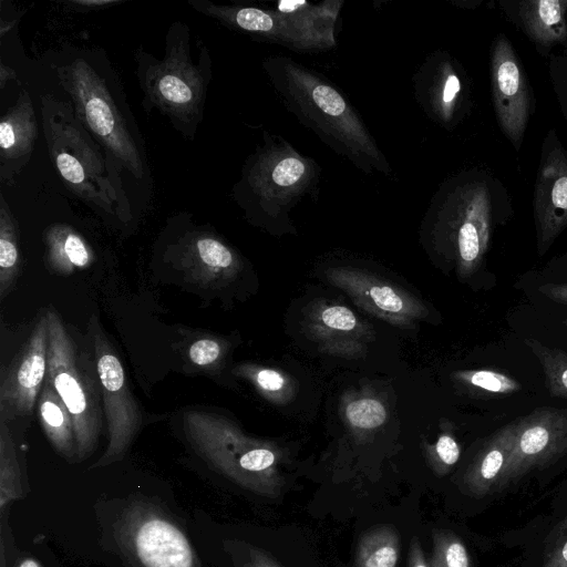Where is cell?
<instances>
[{"label": "cell", "instance_id": "1", "mask_svg": "<svg viewBox=\"0 0 567 567\" xmlns=\"http://www.w3.org/2000/svg\"><path fill=\"white\" fill-rule=\"evenodd\" d=\"M261 66L285 107L322 143L365 174H391V166L347 96L326 76L290 56Z\"/></svg>", "mask_w": 567, "mask_h": 567}, {"label": "cell", "instance_id": "2", "mask_svg": "<svg viewBox=\"0 0 567 567\" xmlns=\"http://www.w3.org/2000/svg\"><path fill=\"white\" fill-rule=\"evenodd\" d=\"M41 117L49 155L64 186L99 213L130 220L122 166L82 125L72 104L44 94Z\"/></svg>", "mask_w": 567, "mask_h": 567}, {"label": "cell", "instance_id": "3", "mask_svg": "<svg viewBox=\"0 0 567 567\" xmlns=\"http://www.w3.org/2000/svg\"><path fill=\"white\" fill-rule=\"evenodd\" d=\"M496 213V183L470 169L445 179L430 200L423 237L437 254L452 258L462 277L481 266Z\"/></svg>", "mask_w": 567, "mask_h": 567}, {"label": "cell", "instance_id": "4", "mask_svg": "<svg viewBox=\"0 0 567 567\" xmlns=\"http://www.w3.org/2000/svg\"><path fill=\"white\" fill-rule=\"evenodd\" d=\"M321 167L279 135L264 133V143L247 158L234 196L247 218L269 231H293L289 215L308 195H317Z\"/></svg>", "mask_w": 567, "mask_h": 567}, {"label": "cell", "instance_id": "5", "mask_svg": "<svg viewBox=\"0 0 567 567\" xmlns=\"http://www.w3.org/2000/svg\"><path fill=\"white\" fill-rule=\"evenodd\" d=\"M137 78L145 101L167 116L185 136H193L204 113L212 79V60L205 48L198 62L192 59L187 25L175 22L166 34L163 59L140 50Z\"/></svg>", "mask_w": 567, "mask_h": 567}, {"label": "cell", "instance_id": "6", "mask_svg": "<svg viewBox=\"0 0 567 567\" xmlns=\"http://www.w3.org/2000/svg\"><path fill=\"white\" fill-rule=\"evenodd\" d=\"M189 6L225 27L298 53H321L337 45L342 0L280 1L275 9L189 0Z\"/></svg>", "mask_w": 567, "mask_h": 567}, {"label": "cell", "instance_id": "7", "mask_svg": "<svg viewBox=\"0 0 567 567\" xmlns=\"http://www.w3.org/2000/svg\"><path fill=\"white\" fill-rule=\"evenodd\" d=\"M183 424L200 457L231 481L264 494L279 485L274 444L248 436L229 419L207 411L185 412Z\"/></svg>", "mask_w": 567, "mask_h": 567}, {"label": "cell", "instance_id": "8", "mask_svg": "<svg viewBox=\"0 0 567 567\" xmlns=\"http://www.w3.org/2000/svg\"><path fill=\"white\" fill-rule=\"evenodd\" d=\"M75 116L99 144L136 178L145 175V159L106 79L83 55L54 66Z\"/></svg>", "mask_w": 567, "mask_h": 567}, {"label": "cell", "instance_id": "9", "mask_svg": "<svg viewBox=\"0 0 567 567\" xmlns=\"http://www.w3.org/2000/svg\"><path fill=\"white\" fill-rule=\"evenodd\" d=\"M49 323L48 373L74 424L78 462L95 450L102 430L101 388L96 365L78 352L71 334L54 309L45 311Z\"/></svg>", "mask_w": 567, "mask_h": 567}, {"label": "cell", "instance_id": "10", "mask_svg": "<svg viewBox=\"0 0 567 567\" xmlns=\"http://www.w3.org/2000/svg\"><path fill=\"white\" fill-rule=\"evenodd\" d=\"M111 529L116 553L130 567H200L181 526L147 499L125 501Z\"/></svg>", "mask_w": 567, "mask_h": 567}, {"label": "cell", "instance_id": "11", "mask_svg": "<svg viewBox=\"0 0 567 567\" xmlns=\"http://www.w3.org/2000/svg\"><path fill=\"white\" fill-rule=\"evenodd\" d=\"M89 329L109 437L104 453L92 467H104L123 458L143 424V413L128 389L124 367L95 315Z\"/></svg>", "mask_w": 567, "mask_h": 567}, {"label": "cell", "instance_id": "12", "mask_svg": "<svg viewBox=\"0 0 567 567\" xmlns=\"http://www.w3.org/2000/svg\"><path fill=\"white\" fill-rule=\"evenodd\" d=\"M324 275L364 311L393 326L411 328L429 315L415 296L369 271L342 266L328 268Z\"/></svg>", "mask_w": 567, "mask_h": 567}, {"label": "cell", "instance_id": "13", "mask_svg": "<svg viewBox=\"0 0 567 567\" xmlns=\"http://www.w3.org/2000/svg\"><path fill=\"white\" fill-rule=\"evenodd\" d=\"M414 96L426 116L452 131L468 110V89L461 64L446 51L430 53L413 76Z\"/></svg>", "mask_w": 567, "mask_h": 567}, {"label": "cell", "instance_id": "14", "mask_svg": "<svg viewBox=\"0 0 567 567\" xmlns=\"http://www.w3.org/2000/svg\"><path fill=\"white\" fill-rule=\"evenodd\" d=\"M49 323L42 315L27 342L2 373L0 421L31 415L48 373Z\"/></svg>", "mask_w": 567, "mask_h": 567}, {"label": "cell", "instance_id": "15", "mask_svg": "<svg viewBox=\"0 0 567 567\" xmlns=\"http://www.w3.org/2000/svg\"><path fill=\"white\" fill-rule=\"evenodd\" d=\"M533 210L537 248L543 255L567 227V151L553 130L542 147Z\"/></svg>", "mask_w": 567, "mask_h": 567}, {"label": "cell", "instance_id": "16", "mask_svg": "<svg viewBox=\"0 0 567 567\" xmlns=\"http://www.w3.org/2000/svg\"><path fill=\"white\" fill-rule=\"evenodd\" d=\"M491 74L498 124L518 151L532 113V92L524 69L506 37L499 35L493 44Z\"/></svg>", "mask_w": 567, "mask_h": 567}, {"label": "cell", "instance_id": "17", "mask_svg": "<svg viewBox=\"0 0 567 567\" xmlns=\"http://www.w3.org/2000/svg\"><path fill=\"white\" fill-rule=\"evenodd\" d=\"M302 328L319 351L347 359L364 355L372 339L371 328L351 309L327 300L308 305Z\"/></svg>", "mask_w": 567, "mask_h": 567}, {"label": "cell", "instance_id": "18", "mask_svg": "<svg viewBox=\"0 0 567 567\" xmlns=\"http://www.w3.org/2000/svg\"><path fill=\"white\" fill-rule=\"evenodd\" d=\"M175 255L178 268L193 282L205 288L229 282L243 267L241 258L234 248L204 230L182 237Z\"/></svg>", "mask_w": 567, "mask_h": 567}, {"label": "cell", "instance_id": "19", "mask_svg": "<svg viewBox=\"0 0 567 567\" xmlns=\"http://www.w3.org/2000/svg\"><path fill=\"white\" fill-rule=\"evenodd\" d=\"M38 133V121L30 93L22 89L16 104L0 121L1 182L12 181L28 164Z\"/></svg>", "mask_w": 567, "mask_h": 567}, {"label": "cell", "instance_id": "20", "mask_svg": "<svg viewBox=\"0 0 567 567\" xmlns=\"http://www.w3.org/2000/svg\"><path fill=\"white\" fill-rule=\"evenodd\" d=\"M511 453L532 460L567 444V409L538 408L515 420Z\"/></svg>", "mask_w": 567, "mask_h": 567}, {"label": "cell", "instance_id": "21", "mask_svg": "<svg viewBox=\"0 0 567 567\" xmlns=\"http://www.w3.org/2000/svg\"><path fill=\"white\" fill-rule=\"evenodd\" d=\"M514 6L515 21L540 52L565 42L567 0H523Z\"/></svg>", "mask_w": 567, "mask_h": 567}, {"label": "cell", "instance_id": "22", "mask_svg": "<svg viewBox=\"0 0 567 567\" xmlns=\"http://www.w3.org/2000/svg\"><path fill=\"white\" fill-rule=\"evenodd\" d=\"M47 262L52 272L70 276L85 270L95 260V255L85 238L66 224H53L44 233Z\"/></svg>", "mask_w": 567, "mask_h": 567}, {"label": "cell", "instance_id": "23", "mask_svg": "<svg viewBox=\"0 0 567 567\" xmlns=\"http://www.w3.org/2000/svg\"><path fill=\"white\" fill-rule=\"evenodd\" d=\"M37 408L43 432L53 449L69 463L78 462L72 416L47 379L39 394Z\"/></svg>", "mask_w": 567, "mask_h": 567}, {"label": "cell", "instance_id": "24", "mask_svg": "<svg viewBox=\"0 0 567 567\" xmlns=\"http://www.w3.org/2000/svg\"><path fill=\"white\" fill-rule=\"evenodd\" d=\"M21 268L18 223L0 196V299L11 290Z\"/></svg>", "mask_w": 567, "mask_h": 567}, {"label": "cell", "instance_id": "25", "mask_svg": "<svg viewBox=\"0 0 567 567\" xmlns=\"http://www.w3.org/2000/svg\"><path fill=\"white\" fill-rule=\"evenodd\" d=\"M399 538L390 527L367 533L359 545L355 567H395L399 559Z\"/></svg>", "mask_w": 567, "mask_h": 567}, {"label": "cell", "instance_id": "26", "mask_svg": "<svg viewBox=\"0 0 567 567\" xmlns=\"http://www.w3.org/2000/svg\"><path fill=\"white\" fill-rule=\"evenodd\" d=\"M24 496L16 446L6 422L0 421V511Z\"/></svg>", "mask_w": 567, "mask_h": 567}, {"label": "cell", "instance_id": "27", "mask_svg": "<svg viewBox=\"0 0 567 567\" xmlns=\"http://www.w3.org/2000/svg\"><path fill=\"white\" fill-rule=\"evenodd\" d=\"M234 372L249 380L269 401L285 403L295 394L292 380L275 369L255 364H241Z\"/></svg>", "mask_w": 567, "mask_h": 567}, {"label": "cell", "instance_id": "28", "mask_svg": "<svg viewBox=\"0 0 567 567\" xmlns=\"http://www.w3.org/2000/svg\"><path fill=\"white\" fill-rule=\"evenodd\" d=\"M525 343L543 368L550 396L567 399V353L535 339H526Z\"/></svg>", "mask_w": 567, "mask_h": 567}, {"label": "cell", "instance_id": "29", "mask_svg": "<svg viewBox=\"0 0 567 567\" xmlns=\"http://www.w3.org/2000/svg\"><path fill=\"white\" fill-rule=\"evenodd\" d=\"M455 378L471 389L494 395L513 394L522 388L511 375L488 369L458 371Z\"/></svg>", "mask_w": 567, "mask_h": 567}, {"label": "cell", "instance_id": "30", "mask_svg": "<svg viewBox=\"0 0 567 567\" xmlns=\"http://www.w3.org/2000/svg\"><path fill=\"white\" fill-rule=\"evenodd\" d=\"M346 417L355 429L372 430L382 425L388 416L382 402L373 398L353 400L346 406Z\"/></svg>", "mask_w": 567, "mask_h": 567}, {"label": "cell", "instance_id": "31", "mask_svg": "<svg viewBox=\"0 0 567 567\" xmlns=\"http://www.w3.org/2000/svg\"><path fill=\"white\" fill-rule=\"evenodd\" d=\"M226 352L225 344L215 338H199L187 350L188 360L199 368H214Z\"/></svg>", "mask_w": 567, "mask_h": 567}, {"label": "cell", "instance_id": "32", "mask_svg": "<svg viewBox=\"0 0 567 567\" xmlns=\"http://www.w3.org/2000/svg\"><path fill=\"white\" fill-rule=\"evenodd\" d=\"M433 567H468L465 547L460 542H451L445 547H436Z\"/></svg>", "mask_w": 567, "mask_h": 567}, {"label": "cell", "instance_id": "33", "mask_svg": "<svg viewBox=\"0 0 567 567\" xmlns=\"http://www.w3.org/2000/svg\"><path fill=\"white\" fill-rule=\"evenodd\" d=\"M549 73L560 109L567 120V60L551 56Z\"/></svg>", "mask_w": 567, "mask_h": 567}, {"label": "cell", "instance_id": "34", "mask_svg": "<svg viewBox=\"0 0 567 567\" xmlns=\"http://www.w3.org/2000/svg\"><path fill=\"white\" fill-rule=\"evenodd\" d=\"M435 452L439 458L446 465H453L460 457V447L453 436L442 434L436 444Z\"/></svg>", "mask_w": 567, "mask_h": 567}, {"label": "cell", "instance_id": "35", "mask_svg": "<svg viewBox=\"0 0 567 567\" xmlns=\"http://www.w3.org/2000/svg\"><path fill=\"white\" fill-rule=\"evenodd\" d=\"M538 290L548 299L567 306V282L545 284Z\"/></svg>", "mask_w": 567, "mask_h": 567}, {"label": "cell", "instance_id": "36", "mask_svg": "<svg viewBox=\"0 0 567 567\" xmlns=\"http://www.w3.org/2000/svg\"><path fill=\"white\" fill-rule=\"evenodd\" d=\"M244 567H279L269 556L265 553L250 548L248 557L244 563Z\"/></svg>", "mask_w": 567, "mask_h": 567}, {"label": "cell", "instance_id": "37", "mask_svg": "<svg viewBox=\"0 0 567 567\" xmlns=\"http://www.w3.org/2000/svg\"><path fill=\"white\" fill-rule=\"evenodd\" d=\"M120 0H69L65 3L79 10H99L120 3Z\"/></svg>", "mask_w": 567, "mask_h": 567}, {"label": "cell", "instance_id": "38", "mask_svg": "<svg viewBox=\"0 0 567 567\" xmlns=\"http://www.w3.org/2000/svg\"><path fill=\"white\" fill-rule=\"evenodd\" d=\"M409 557V567H427L422 549L416 539L411 542Z\"/></svg>", "mask_w": 567, "mask_h": 567}, {"label": "cell", "instance_id": "39", "mask_svg": "<svg viewBox=\"0 0 567 567\" xmlns=\"http://www.w3.org/2000/svg\"><path fill=\"white\" fill-rule=\"evenodd\" d=\"M16 71L6 65L3 61L0 62V87L3 89L8 80H17Z\"/></svg>", "mask_w": 567, "mask_h": 567}, {"label": "cell", "instance_id": "40", "mask_svg": "<svg viewBox=\"0 0 567 567\" xmlns=\"http://www.w3.org/2000/svg\"><path fill=\"white\" fill-rule=\"evenodd\" d=\"M12 567H42L38 560L32 557H24L16 561Z\"/></svg>", "mask_w": 567, "mask_h": 567}, {"label": "cell", "instance_id": "41", "mask_svg": "<svg viewBox=\"0 0 567 567\" xmlns=\"http://www.w3.org/2000/svg\"><path fill=\"white\" fill-rule=\"evenodd\" d=\"M563 556L567 560V543L565 544V546L563 548Z\"/></svg>", "mask_w": 567, "mask_h": 567}, {"label": "cell", "instance_id": "42", "mask_svg": "<svg viewBox=\"0 0 567 567\" xmlns=\"http://www.w3.org/2000/svg\"><path fill=\"white\" fill-rule=\"evenodd\" d=\"M565 324L567 326V319L565 320Z\"/></svg>", "mask_w": 567, "mask_h": 567}]
</instances>
